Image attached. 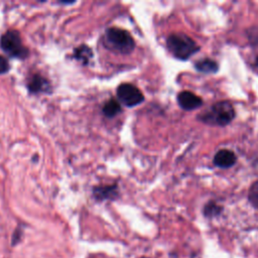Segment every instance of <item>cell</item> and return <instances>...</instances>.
Returning <instances> with one entry per match:
<instances>
[{"label": "cell", "instance_id": "cell-16", "mask_svg": "<svg viewBox=\"0 0 258 258\" xmlns=\"http://www.w3.org/2000/svg\"><path fill=\"white\" fill-rule=\"evenodd\" d=\"M21 233H22V230L20 229H17L15 232H14V234H13V236H12V245H16L19 241H20V237H21Z\"/></svg>", "mask_w": 258, "mask_h": 258}, {"label": "cell", "instance_id": "cell-15", "mask_svg": "<svg viewBox=\"0 0 258 258\" xmlns=\"http://www.w3.org/2000/svg\"><path fill=\"white\" fill-rule=\"evenodd\" d=\"M9 70H10V66L7 58L3 55H0V75L6 74Z\"/></svg>", "mask_w": 258, "mask_h": 258}, {"label": "cell", "instance_id": "cell-6", "mask_svg": "<svg viewBox=\"0 0 258 258\" xmlns=\"http://www.w3.org/2000/svg\"><path fill=\"white\" fill-rule=\"evenodd\" d=\"M177 103L181 109L192 111L203 105V100L189 91H182L177 95Z\"/></svg>", "mask_w": 258, "mask_h": 258}, {"label": "cell", "instance_id": "cell-17", "mask_svg": "<svg viewBox=\"0 0 258 258\" xmlns=\"http://www.w3.org/2000/svg\"><path fill=\"white\" fill-rule=\"evenodd\" d=\"M254 66L257 68V70H258V56L256 57V59H255V62H254Z\"/></svg>", "mask_w": 258, "mask_h": 258}, {"label": "cell", "instance_id": "cell-13", "mask_svg": "<svg viewBox=\"0 0 258 258\" xmlns=\"http://www.w3.org/2000/svg\"><path fill=\"white\" fill-rule=\"evenodd\" d=\"M74 56L81 60L83 63H88L90 58L93 56V52L87 45H81L75 49Z\"/></svg>", "mask_w": 258, "mask_h": 258}, {"label": "cell", "instance_id": "cell-4", "mask_svg": "<svg viewBox=\"0 0 258 258\" xmlns=\"http://www.w3.org/2000/svg\"><path fill=\"white\" fill-rule=\"evenodd\" d=\"M1 48L11 57L25 58L28 55V50L24 46L21 36L17 30L10 29L6 31L0 38Z\"/></svg>", "mask_w": 258, "mask_h": 258}, {"label": "cell", "instance_id": "cell-11", "mask_svg": "<svg viewBox=\"0 0 258 258\" xmlns=\"http://www.w3.org/2000/svg\"><path fill=\"white\" fill-rule=\"evenodd\" d=\"M222 212H223V207L214 201L208 202L203 209L204 216L209 219H213L220 216Z\"/></svg>", "mask_w": 258, "mask_h": 258}, {"label": "cell", "instance_id": "cell-5", "mask_svg": "<svg viewBox=\"0 0 258 258\" xmlns=\"http://www.w3.org/2000/svg\"><path fill=\"white\" fill-rule=\"evenodd\" d=\"M117 97L119 101L127 106L134 107L144 101L141 91L132 84H122L117 88Z\"/></svg>", "mask_w": 258, "mask_h": 258}, {"label": "cell", "instance_id": "cell-1", "mask_svg": "<svg viewBox=\"0 0 258 258\" xmlns=\"http://www.w3.org/2000/svg\"><path fill=\"white\" fill-rule=\"evenodd\" d=\"M235 118V109L228 101H220L213 104L205 112L198 116V119L212 126H226Z\"/></svg>", "mask_w": 258, "mask_h": 258}, {"label": "cell", "instance_id": "cell-9", "mask_svg": "<svg viewBox=\"0 0 258 258\" xmlns=\"http://www.w3.org/2000/svg\"><path fill=\"white\" fill-rule=\"evenodd\" d=\"M93 195L95 199L104 201V200H113L118 196V188L114 185L106 186H97L93 189Z\"/></svg>", "mask_w": 258, "mask_h": 258}, {"label": "cell", "instance_id": "cell-3", "mask_svg": "<svg viewBox=\"0 0 258 258\" xmlns=\"http://www.w3.org/2000/svg\"><path fill=\"white\" fill-rule=\"evenodd\" d=\"M105 40L108 45L122 53H129L135 47V42L130 33L118 27H111L106 30Z\"/></svg>", "mask_w": 258, "mask_h": 258}, {"label": "cell", "instance_id": "cell-8", "mask_svg": "<svg viewBox=\"0 0 258 258\" xmlns=\"http://www.w3.org/2000/svg\"><path fill=\"white\" fill-rule=\"evenodd\" d=\"M28 91L32 94H37L40 92H45L49 89V84L46 79L40 75H33L27 84Z\"/></svg>", "mask_w": 258, "mask_h": 258}, {"label": "cell", "instance_id": "cell-12", "mask_svg": "<svg viewBox=\"0 0 258 258\" xmlns=\"http://www.w3.org/2000/svg\"><path fill=\"white\" fill-rule=\"evenodd\" d=\"M121 112V105L116 100L112 99L105 103L103 107V113L106 117L112 118Z\"/></svg>", "mask_w": 258, "mask_h": 258}, {"label": "cell", "instance_id": "cell-2", "mask_svg": "<svg viewBox=\"0 0 258 258\" xmlns=\"http://www.w3.org/2000/svg\"><path fill=\"white\" fill-rule=\"evenodd\" d=\"M166 47L176 58L185 60L200 50V46L188 35L177 32L171 33L166 39Z\"/></svg>", "mask_w": 258, "mask_h": 258}, {"label": "cell", "instance_id": "cell-10", "mask_svg": "<svg viewBox=\"0 0 258 258\" xmlns=\"http://www.w3.org/2000/svg\"><path fill=\"white\" fill-rule=\"evenodd\" d=\"M195 68L198 72L203 74H215L219 70V64L212 58H203L196 61Z\"/></svg>", "mask_w": 258, "mask_h": 258}, {"label": "cell", "instance_id": "cell-14", "mask_svg": "<svg viewBox=\"0 0 258 258\" xmlns=\"http://www.w3.org/2000/svg\"><path fill=\"white\" fill-rule=\"evenodd\" d=\"M248 201L254 209L258 210V179L255 180L249 188Z\"/></svg>", "mask_w": 258, "mask_h": 258}, {"label": "cell", "instance_id": "cell-7", "mask_svg": "<svg viewBox=\"0 0 258 258\" xmlns=\"http://www.w3.org/2000/svg\"><path fill=\"white\" fill-rule=\"evenodd\" d=\"M214 164L220 168H229L237 161L236 154L229 149H220L214 156Z\"/></svg>", "mask_w": 258, "mask_h": 258}]
</instances>
